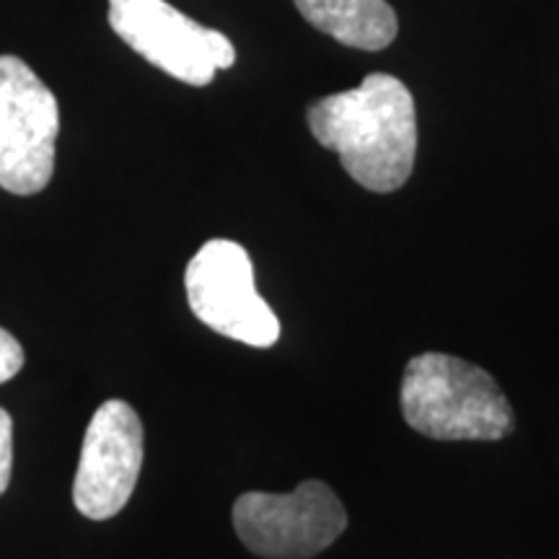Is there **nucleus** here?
I'll use <instances>...</instances> for the list:
<instances>
[{"mask_svg":"<svg viewBox=\"0 0 559 559\" xmlns=\"http://www.w3.org/2000/svg\"><path fill=\"white\" fill-rule=\"evenodd\" d=\"M400 404L404 423L432 440H500L515 428L498 381L456 355H415L404 368Z\"/></svg>","mask_w":559,"mask_h":559,"instance_id":"f03ea898","label":"nucleus"},{"mask_svg":"<svg viewBox=\"0 0 559 559\" xmlns=\"http://www.w3.org/2000/svg\"><path fill=\"white\" fill-rule=\"evenodd\" d=\"M145 443L138 412L122 400L104 402L83 438L73 502L91 521L115 519L135 492Z\"/></svg>","mask_w":559,"mask_h":559,"instance_id":"0eeeda50","label":"nucleus"},{"mask_svg":"<svg viewBox=\"0 0 559 559\" xmlns=\"http://www.w3.org/2000/svg\"><path fill=\"white\" fill-rule=\"evenodd\" d=\"M234 528L262 559H311L345 534L347 510L330 485L306 479L288 495H241L234 502Z\"/></svg>","mask_w":559,"mask_h":559,"instance_id":"7ed1b4c3","label":"nucleus"},{"mask_svg":"<svg viewBox=\"0 0 559 559\" xmlns=\"http://www.w3.org/2000/svg\"><path fill=\"white\" fill-rule=\"evenodd\" d=\"M185 288L190 309L202 324L249 347H272L280 321L254 285V264L247 249L213 239L187 264Z\"/></svg>","mask_w":559,"mask_h":559,"instance_id":"39448f33","label":"nucleus"},{"mask_svg":"<svg viewBox=\"0 0 559 559\" xmlns=\"http://www.w3.org/2000/svg\"><path fill=\"white\" fill-rule=\"evenodd\" d=\"M313 29L340 45L379 52L400 34V19L386 0H293Z\"/></svg>","mask_w":559,"mask_h":559,"instance_id":"6e6552de","label":"nucleus"},{"mask_svg":"<svg viewBox=\"0 0 559 559\" xmlns=\"http://www.w3.org/2000/svg\"><path fill=\"white\" fill-rule=\"evenodd\" d=\"M306 120L319 145L337 153L342 169L368 192L407 185L417 156V109L400 79L370 73L358 88L313 102Z\"/></svg>","mask_w":559,"mask_h":559,"instance_id":"f257e3e1","label":"nucleus"},{"mask_svg":"<svg viewBox=\"0 0 559 559\" xmlns=\"http://www.w3.org/2000/svg\"><path fill=\"white\" fill-rule=\"evenodd\" d=\"M13 472V419L0 407V495L11 485Z\"/></svg>","mask_w":559,"mask_h":559,"instance_id":"9d476101","label":"nucleus"},{"mask_svg":"<svg viewBox=\"0 0 559 559\" xmlns=\"http://www.w3.org/2000/svg\"><path fill=\"white\" fill-rule=\"evenodd\" d=\"M24 368V347L11 332L0 326V383L11 381Z\"/></svg>","mask_w":559,"mask_h":559,"instance_id":"1a4fd4ad","label":"nucleus"},{"mask_svg":"<svg viewBox=\"0 0 559 559\" xmlns=\"http://www.w3.org/2000/svg\"><path fill=\"white\" fill-rule=\"evenodd\" d=\"M60 107L21 58L0 55V187L29 198L50 185Z\"/></svg>","mask_w":559,"mask_h":559,"instance_id":"20e7f679","label":"nucleus"},{"mask_svg":"<svg viewBox=\"0 0 559 559\" xmlns=\"http://www.w3.org/2000/svg\"><path fill=\"white\" fill-rule=\"evenodd\" d=\"M109 26L140 58L190 86H207L236 62L226 34L207 29L166 0H109Z\"/></svg>","mask_w":559,"mask_h":559,"instance_id":"423d86ee","label":"nucleus"}]
</instances>
